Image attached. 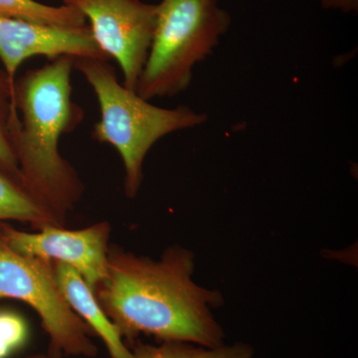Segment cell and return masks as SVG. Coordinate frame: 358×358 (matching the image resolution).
<instances>
[{"mask_svg": "<svg viewBox=\"0 0 358 358\" xmlns=\"http://www.w3.org/2000/svg\"><path fill=\"white\" fill-rule=\"evenodd\" d=\"M27 303L48 338L47 358H94L96 334L68 305L56 281L53 262L16 253L0 234V301Z\"/></svg>", "mask_w": 358, "mask_h": 358, "instance_id": "obj_5", "label": "cell"}, {"mask_svg": "<svg viewBox=\"0 0 358 358\" xmlns=\"http://www.w3.org/2000/svg\"><path fill=\"white\" fill-rule=\"evenodd\" d=\"M27 358H47L46 355H30Z\"/></svg>", "mask_w": 358, "mask_h": 358, "instance_id": "obj_16", "label": "cell"}, {"mask_svg": "<svg viewBox=\"0 0 358 358\" xmlns=\"http://www.w3.org/2000/svg\"><path fill=\"white\" fill-rule=\"evenodd\" d=\"M129 348L131 358H255L253 348L245 343L206 348L185 341H160L150 345L136 339Z\"/></svg>", "mask_w": 358, "mask_h": 358, "instance_id": "obj_11", "label": "cell"}, {"mask_svg": "<svg viewBox=\"0 0 358 358\" xmlns=\"http://www.w3.org/2000/svg\"><path fill=\"white\" fill-rule=\"evenodd\" d=\"M53 262L56 281L68 305L102 339L110 358H131V352L117 327L103 312L95 293L74 268Z\"/></svg>", "mask_w": 358, "mask_h": 358, "instance_id": "obj_9", "label": "cell"}, {"mask_svg": "<svg viewBox=\"0 0 358 358\" xmlns=\"http://www.w3.org/2000/svg\"><path fill=\"white\" fill-rule=\"evenodd\" d=\"M195 254L173 245L159 259L110 246L108 272L96 286V300L124 341L141 334L160 341H185L206 348L225 343L213 308L223 305L217 289L193 280Z\"/></svg>", "mask_w": 358, "mask_h": 358, "instance_id": "obj_1", "label": "cell"}, {"mask_svg": "<svg viewBox=\"0 0 358 358\" xmlns=\"http://www.w3.org/2000/svg\"><path fill=\"white\" fill-rule=\"evenodd\" d=\"M324 8L341 9L343 11L357 10L358 0H322Z\"/></svg>", "mask_w": 358, "mask_h": 358, "instance_id": "obj_15", "label": "cell"}, {"mask_svg": "<svg viewBox=\"0 0 358 358\" xmlns=\"http://www.w3.org/2000/svg\"><path fill=\"white\" fill-rule=\"evenodd\" d=\"M230 24L218 0H162L136 94L150 101L185 91L193 68L213 53Z\"/></svg>", "mask_w": 358, "mask_h": 358, "instance_id": "obj_4", "label": "cell"}, {"mask_svg": "<svg viewBox=\"0 0 358 358\" xmlns=\"http://www.w3.org/2000/svg\"><path fill=\"white\" fill-rule=\"evenodd\" d=\"M15 106V93L7 77L3 78L0 80V169L20 180L17 160L11 143V124L18 117Z\"/></svg>", "mask_w": 358, "mask_h": 358, "instance_id": "obj_13", "label": "cell"}, {"mask_svg": "<svg viewBox=\"0 0 358 358\" xmlns=\"http://www.w3.org/2000/svg\"><path fill=\"white\" fill-rule=\"evenodd\" d=\"M0 234L16 253L74 268L93 291L107 275L112 234V225L108 221L79 230L48 226L33 233L0 222Z\"/></svg>", "mask_w": 358, "mask_h": 358, "instance_id": "obj_7", "label": "cell"}, {"mask_svg": "<svg viewBox=\"0 0 358 358\" xmlns=\"http://www.w3.org/2000/svg\"><path fill=\"white\" fill-rule=\"evenodd\" d=\"M0 15L62 27L87 25L86 18L77 9L66 4L47 6L36 0H0Z\"/></svg>", "mask_w": 358, "mask_h": 358, "instance_id": "obj_12", "label": "cell"}, {"mask_svg": "<svg viewBox=\"0 0 358 358\" xmlns=\"http://www.w3.org/2000/svg\"><path fill=\"white\" fill-rule=\"evenodd\" d=\"M74 67L94 90L100 106L101 120L92 138L119 152L124 167V193L134 199L143 183V164L150 148L167 134L204 124L207 117L185 106L164 109L148 103L120 83L109 61L75 58Z\"/></svg>", "mask_w": 358, "mask_h": 358, "instance_id": "obj_3", "label": "cell"}, {"mask_svg": "<svg viewBox=\"0 0 358 358\" xmlns=\"http://www.w3.org/2000/svg\"><path fill=\"white\" fill-rule=\"evenodd\" d=\"M88 20L99 48L115 59L124 86L136 91L157 23V4L141 0H63Z\"/></svg>", "mask_w": 358, "mask_h": 358, "instance_id": "obj_6", "label": "cell"}, {"mask_svg": "<svg viewBox=\"0 0 358 358\" xmlns=\"http://www.w3.org/2000/svg\"><path fill=\"white\" fill-rule=\"evenodd\" d=\"M74 60L70 56L53 59L16 82L21 117L11 124L21 182L64 224L85 192L79 174L59 150L62 136L74 131L84 117L72 100Z\"/></svg>", "mask_w": 358, "mask_h": 358, "instance_id": "obj_2", "label": "cell"}, {"mask_svg": "<svg viewBox=\"0 0 358 358\" xmlns=\"http://www.w3.org/2000/svg\"><path fill=\"white\" fill-rule=\"evenodd\" d=\"M20 221L40 230L48 226L65 227L49 207L13 176L0 169V222Z\"/></svg>", "mask_w": 358, "mask_h": 358, "instance_id": "obj_10", "label": "cell"}, {"mask_svg": "<svg viewBox=\"0 0 358 358\" xmlns=\"http://www.w3.org/2000/svg\"><path fill=\"white\" fill-rule=\"evenodd\" d=\"M37 56L49 60L61 56L110 60L99 48L89 25L62 27L0 15V60L14 93L17 70L25 60Z\"/></svg>", "mask_w": 358, "mask_h": 358, "instance_id": "obj_8", "label": "cell"}, {"mask_svg": "<svg viewBox=\"0 0 358 358\" xmlns=\"http://www.w3.org/2000/svg\"><path fill=\"white\" fill-rule=\"evenodd\" d=\"M27 320L14 310L0 308V358L20 352L29 339Z\"/></svg>", "mask_w": 358, "mask_h": 358, "instance_id": "obj_14", "label": "cell"}]
</instances>
